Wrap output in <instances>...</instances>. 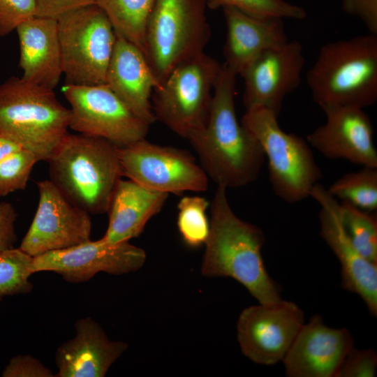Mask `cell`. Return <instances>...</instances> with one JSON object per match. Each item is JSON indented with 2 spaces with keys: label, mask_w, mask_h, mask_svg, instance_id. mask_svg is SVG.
<instances>
[{
  "label": "cell",
  "mask_w": 377,
  "mask_h": 377,
  "mask_svg": "<svg viewBox=\"0 0 377 377\" xmlns=\"http://www.w3.org/2000/svg\"><path fill=\"white\" fill-rule=\"evenodd\" d=\"M306 81L323 110L374 105L377 100V36L369 34L326 43Z\"/></svg>",
  "instance_id": "obj_3"
},
{
  "label": "cell",
  "mask_w": 377,
  "mask_h": 377,
  "mask_svg": "<svg viewBox=\"0 0 377 377\" xmlns=\"http://www.w3.org/2000/svg\"><path fill=\"white\" fill-rule=\"evenodd\" d=\"M343 226L353 245L366 259L377 263V215L348 202L339 205Z\"/></svg>",
  "instance_id": "obj_26"
},
{
  "label": "cell",
  "mask_w": 377,
  "mask_h": 377,
  "mask_svg": "<svg viewBox=\"0 0 377 377\" xmlns=\"http://www.w3.org/2000/svg\"><path fill=\"white\" fill-rule=\"evenodd\" d=\"M117 151L122 177L142 186L176 195L207 190V175L186 150L143 138Z\"/></svg>",
  "instance_id": "obj_10"
},
{
  "label": "cell",
  "mask_w": 377,
  "mask_h": 377,
  "mask_svg": "<svg viewBox=\"0 0 377 377\" xmlns=\"http://www.w3.org/2000/svg\"><path fill=\"white\" fill-rule=\"evenodd\" d=\"M61 90L71 105L69 128L103 138L118 147L145 138L150 125L139 118L105 84L65 83Z\"/></svg>",
  "instance_id": "obj_11"
},
{
  "label": "cell",
  "mask_w": 377,
  "mask_h": 377,
  "mask_svg": "<svg viewBox=\"0 0 377 377\" xmlns=\"http://www.w3.org/2000/svg\"><path fill=\"white\" fill-rule=\"evenodd\" d=\"M168 195L121 178L108 206V225L103 238L116 244L138 237L147 222L161 212Z\"/></svg>",
  "instance_id": "obj_23"
},
{
  "label": "cell",
  "mask_w": 377,
  "mask_h": 377,
  "mask_svg": "<svg viewBox=\"0 0 377 377\" xmlns=\"http://www.w3.org/2000/svg\"><path fill=\"white\" fill-rule=\"evenodd\" d=\"M277 119L271 110L259 107L246 110L240 121L268 160L269 180L276 195L295 203L310 196L323 174L307 141L283 131Z\"/></svg>",
  "instance_id": "obj_6"
},
{
  "label": "cell",
  "mask_w": 377,
  "mask_h": 377,
  "mask_svg": "<svg viewBox=\"0 0 377 377\" xmlns=\"http://www.w3.org/2000/svg\"><path fill=\"white\" fill-rule=\"evenodd\" d=\"M117 148L103 138L68 133L47 161L50 180L89 214L107 213L122 178Z\"/></svg>",
  "instance_id": "obj_4"
},
{
  "label": "cell",
  "mask_w": 377,
  "mask_h": 377,
  "mask_svg": "<svg viewBox=\"0 0 377 377\" xmlns=\"http://www.w3.org/2000/svg\"><path fill=\"white\" fill-rule=\"evenodd\" d=\"M75 330V336L56 351L54 377H103L128 348L125 342L110 340L90 317L77 320Z\"/></svg>",
  "instance_id": "obj_19"
},
{
  "label": "cell",
  "mask_w": 377,
  "mask_h": 377,
  "mask_svg": "<svg viewBox=\"0 0 377 377\" xmlns=\"http://www.w3.org/2000/svg\"><path fill=\"white\" fill-rule=\"evenodd\" d=\"M211 9L231 7L258 17H279L301 20L305 10L286 0H205Z\"/></svg>",
  "instance_id": "obj_29"
},
{
  "label": "cell",
  "mask_w": 377,
  "mask_h": 377,
  "mask_svg": "<svg viewBox=\"0 0 377 377\" xmlns=\"http://www.w3.org/2000/svg\"><path fill=\"white\" fill-rule=\"evenodd\" d=\"M377 369V355L371 349L354 348L348 351L335 377H374Z\"/></svg>",
  "instance_id": "obj_32"
},
{
  "label": "cell",
  "mask_w": 377,
  "mask_h": 377,
  "mask_svg": "<svg viewBox=\"0 0 377 377\" xmlns=\"http://www.w3.org/2000/svg\"><path fill=\"white\" fill-rule=\"evenodd\" d=\"M146 258L145 250L129 242L111 244L102 237L34 257L31 269L33 274L54 272L67 282L78 283L101 272L113 275L135 272Z\"/></svg>",
  "instance_id": "obj_14"
},
{
  "label": "cell",
  "mask_w": 377,
  "mask_h": 377,
  "mask_svg": "<svg viewBox=\"0 0 377 377\" xmlns=\"http://www.w3.org/2000/svg\"><path fill=\"white\" fill-rule=\"evenodd\" d=\"M222 9L226 24L224 64L237 75L260 53L288 40L283 19L254 17L231 7Z\"/></svg>",
  "instance_id": "obj_22"
},
{
  "label": "cell",
  "mask_w": 377,
  "mask_h": 377,
  "mask_svg": "<svg viewBox=\"0 0 377 377\" xmlns=\"http://www.w3.org/2000/svg\"><path fill=\"white\" fill-rule=\"evenodd\" d=\"M38 17L57 18L77 8L96 3V0H36Z\"/></svg>",
  "instance_id": "obj_36"
},
{
  "label": "cell",
  "mask_w": 377,
  "mask_h": 377,
  "mask_svg": "<svg viewBox=\"0 0 377 377\" xmlns=\"http://www.w3.org/2000/svg\"><path fill=\"white\" fill-rule=\"evenodd\" d=\"M320 206L318 214L320 235L338 258L341 267V287L357 294L369 313L377 316V263L363 257L353 245L343 226L338 200L322 184L311 190Z\"/></svg>",
  "instance_id": "obj_16"
},
{
  "label": "cell",
  "mask_w": 377,
  "mask_h": 377,
  "mask_svg": "<svg viewBox=\"0 0 377 377\" xmlns=\"http://www.w3.org/2000/svg\"><path fill=\"white\" fill-rule=\"evenodd\" d=\"M353 347L346 328L327 326L319 315L304 323L282 362L289 377H335Z\"/></svg>",
  "instance_id": "obj_17"
},
{
  "label": "cell",
  "mask_w": 377,
  "mask_h": 377,
  "mask_svg": "<svg viewBox=\"0 0 377 377\" xmlns=\"http://www.w3.org/2000/svg\"><path fill=\"white\" fill-rule=\"evenodd\" d=\"M71 110L53 89L11 77L0 84V133L47 161L68 133Z\"/></svg>",
  "instance_id": "obj_5"
},
{
  "label": "cell",
  "mask_w": 377,
  "mask_h": 377,
  "mask_svg": "<svg viewBox=\"0 0 377 377\" xmlns=\"http://www.w3.org/2000/svg\"><path fill=\"white\" fill-rule=\"evenodd\" d=\"M15 31L21 77L54 89L63 75L57 18L36 16L20 24Z\"/></svg>",
  "instance_id": "obj_21"
},
{
  "label": "cell",
  "mask_w": 377,
  "mask_h": 377,
  "mask_svg": "<svg viewBox=\"0 0 377 377\" xmlns=\"http://www.w3.org/2000/svg\"><path fill=\"white\" fill-rule=\"evenodd\" d=\"M328 192L336 199L366 211L377 209V168L363 167L334 181Z\"/></svg>",
  "instance_id": "obj_25"
},
{
  "label": "cell",
  "mask_w": 377,
  "mask_h": 377,
  "mask_svg": "<svg viewBox=\"0 0 377 377\" xmlns=\"http://www.w3.org/2000/svg\"><path fill=\"white\" fill-rule=\"evenodd\" d=\"M57 25L65 83L105 84L117 35L104 11L81 7L57 17Z\"/></svg>",
  "instance_id": "obj_9"
},
{
  "label": "cell",
  "mask_w": 377,
  "mask_h": 377,
  "mask_svg": "<svg viewBox=\"0 0 377 377\" xmlns=\"http://www.w3.org/2000/svg\"><path fill=\"white\" fill-rule=\"evenodd\" d=\"M39 161L31 151L21 148L0 161V197L26 188L34 165Z\"/></svg>",
  "instance_id": "obj_30"
},
{
  "label": "cell",
  "mask_w": 377,
  "mask_h": 377,
  "mask_svg": "<svg viewBox=\"0 0 377 377\" xmlns=\"http://www.w3.org/2000/svg\"><path fill=\"white\" fill-rule=\"evenodd\" d=\"M32 256L19 248L0 253V301L5 297L30 293Z\"/></svg>",
  "instance_id": "obj_28"
},
{
  "label": "cell",
  "mask_w": 377,
  "mask_h": 377,
  "mask_svg": "<svg viewBox=\"0 0 377 377\" xmlns=\"http://www.w3.org/2000/svg\"><path fill=\"white\" fill-rule=\"evenodd\" d=\"M21 148L16 142L0 133V161Z\"/></svg>",
  "instance_id": "obj_37"
},
{
  "label": "cell",
  "mask_w": 377,
  "mask_h": 377,
  "mask_svg": "<svg viewBox=\"0 0 377 377\" xmlns=\"http://www.w3.org/2000/svg\"><path fill=\"white\" fill-rule=\"evenodd\" d=\"M16 219L17 213L14 206L10 202H0V253L14 248L17 241Z\"/></svg>",
  "instance_id": "obj_35"
},
{
  "label": "cell",
  "mask_w": 377,
  "mask_h": 377,
  "mask_svg": "<svg viewBox=\"0 0 377 377\" xmlns=\"http://www.w3.org/2000/svg\"><path fill=\"white\" fill-rule=\"evenodd\" d=\"M209 202L199 195L182 197L177 204V225L184 242L192 248L205 244L209 233Z\"/></svg>",
  "instance_id": "obj_27"
},
{
  "label": "cell",
  "mask_w": 377,
  "mask_h": 377,
  "mask_svg": "<svg viewBox=\"0 0 377 377\" xmlns=\"http://www.w3.org/2000/svg\"><path fill=\"white\" fill-rule=\"evenodd\" d=\"M3 377H53L52 371L31 355H18L10 359L2 371Z\"/></svg>",
  "instance_id": "obj_33"
},
{
  "label": "cell",
  "mask_w": 377,
  "mask_h": 377,
  "mask_svg": "<svg viewBox=\"0 0 377 377\" xmlns=\"http://www.w3.org/2000/svg\"><path fill=\"white\" fill-rule=\"evenodd\" d=\"M342 10L358 17L369 34L377 36V0H340Z\"/></svg>",
  "instance_id": "obj_34"
},
{
  "label": "cell",
  "mask_w": 377,
  "mask_h": 377,
  "mask_svg": "<svg viewBox=\"0 0 377 377\" xmlns=\"http://www.w3.org/2000/svg\"><path fill=\"white\" fill-rule=\"evenodd\" d=\"M205 0H155L144 54L161 84L180 63L202 52L211 37Z\"/></svg>",
  "instance_id": "obj_7"
},
{
  "label": "cell",
  "mask_w": 377,
  "mask_h": 377,
  "mask_svg": "<svg viewBox=\"0 0 377 377\" xmlns=\"http://www.w3.org/2000/svg\"><path fill=\"white\" fill-rule=\"evenodd\" d=\"M222 65L204 52L178 64L151 96L156 120L182 138L207 123Z\"/></svg>",
  "instance_id": "obj_8"
},
{
  "label": "cell",
  "mask_w": 377,
  "mask_h": 377,
  "mask_svg": "<svg viewBox=\"0 0 377 377\" xmlns=\"http://www.w3.org/2000/svg\"><path fill=\"white\" fill-rule=\"evenodd\" d=\"M37 15L36 0H0V36Z\"/></svg>",
  "instance_id": "obj_31"
},
{
  "label": "cell",
  "mask_w": 377,
  "mask_h": 377,
  "mask_svg": "<svg viewBox=\"0 0 377 377\" xmlns=\"http://www.w3.org/2000/svg\"><path fill=\"white\" fill-rule=\"evenodd\" d=\"M236 77L235 72L222 64L207 123L186 139L208 178L226 188L253 182L265 158L257 139L237 117Z\"/></svg>",
  "instance_id": "obj_1"
},
{
  "label": "cell",
  "mask_w": 377,
  "mask_h": 377,
  "mask_svg": "<svg viewBox=\"0 0 377 377\" xmlns=\"http://www.w3.org/2000/svg\"><path fill=\"white\" fill-rule=\"evenodd\" d=\"M155 0H96L115 32L144 54L147 23Z\"/></svg>",
  "instance_id": "obj_24"
},
{
  "label": "cell",
  "mask_w": 377,
  "mask_h": 377,
  "mask_svg": "<svg viewBox=\"0 0 377 377\" xmlns=\"http://www.w3.org/2000/svg\"><path fill=\"white\" fill-rule=\"evenodd\" d=\"M304 323L303 311L290 301L250 306L237 323L240 349L256 364L274 365L283 360Z\"/></svg>",
  "instance_id": "obj_13"
},
{
  "label": "cell",
  "mask_w": 377,
  "mask_h": 377,
  "mask_svg": "<svg viewBox=\"0 0 377 377\" xmlns=\"http://www.w3.org/2000/svg\"><path fill=\"white\" fill-rule=\"evenodd\" d=\"M323 111L326 121L307 135L309 145L328 158H342L362 167L377 168L373 127L364 110L334 107Z\"/></svg>",
  "instance_id": "obj_18"
},
{
  "label": "cell",
  "mask_w": 377,
  "mask_h": 377,
  "mask_svg": "<svg viewBox=\"0 0 377 377\" xmlns=\"http://www.w3.org/2000/svg\"><path fill=\"white\" fill-rule=\"evenodd\" d=\"M226 190L217 186L209 204V233L201 273L208 277L232 278L260 304L279 302L282 300L281 289L269 275L261 253L265 235L259 227L235 214Z\"/></svg>",
  "instance_id": "obj_2"
},
{
  "label": "cell",
  "mask_w": 377,
  "mask_h": 377,
  "mask_svg": "<svg viewBox=\"0 0 377 377\" xmlns=\"http://www.w3.org/2000/svg\"><path fill=\"white\" fill-rule=\"evenodd\" d=\"M36 184L38 207L19 249L36 257L89 241L90 214L68 199L51 180Z\"/></svg>",
  "instance_id": "obj_12"
},
{
  "label": "cell",
  "mask_w": 377,
  "mask_h": 377,
  "mask_svg": "<svg viewBox=\"0 0 377 377\" xmlns=\"http://www.w3.org/2000/svg\"><path fill=\"white\" fill-rule=\"evenodd\" d=\"M116 35L105 84L139 118L151 125L156 121L151 99L160 84L143 52L119 34Z\"/></svg>",
  "instance_id": "obj_20"
},
{
  "label": "cell",
  "mask_w": 377,
  "mask_h": 377,
  "mask_svg": "<svg viewBox=\"0 0 377 377\" xmlns=\"http://www.w3.org/2000/svg\"><path fill=\"white\" fill-rule=\"evenodd\" d=\"M304 64V48L297 40L258 55L239 74L246 110L262 107L279 117L283 101L301 83Z\"/></svg>",
  "instance_id": "obj_15"
}]
</instances>
